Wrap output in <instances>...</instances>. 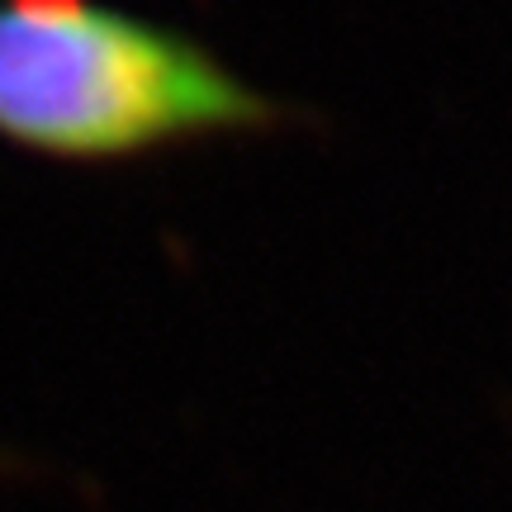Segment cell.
<instances>
[{
	"mask_svg": "<svg viewBox=\"0 0 512 512\" xmlns=\"http://www.w3.org/2000/svg\"><path fill=\"white\" fill-rule=\"evenodd\" d=\"M214 48L100 0H0V138L72 162L294 119Z\"/></svg>",
	"mask_w": 512,
	"mask_h": 512,
	"instance_id": "6da1fadb",
	"label": "cell"
},
{
	"mask_svg": "<svg viewBox=\"0 0 512 512\" xmlns=\"http://www.w3.org/2000/svg\"><path fill=\"white\" fill-rule=\"evenodd\" d=\"M0 465H10V456H5V451H0Z\"/></svg>",
	"mask_w": 512,
	"mask_h": 512,
	"instance_id": "7a4b0ae2",
	"label": "cell"
}]
</instances>
